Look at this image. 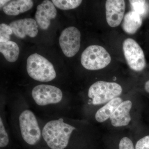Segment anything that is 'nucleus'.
<instances>
[{
  "label": "nucleus",
  "instance_id": "obj_20",
  "mask_svg": "<svg viewBox=\"0 0 149 149\" xmlns=\"http://www.w3.org/2000/svg\"><path fill=\"white\" fill-rule=\"evenodd\" d=\"M9 137L3 123L1 118H0V147L4 148L9 143Z\"/></svg>",
  "mask_w": 149,
  "mask_h": 149
},
{
  "label": "nucleus",
  "instance_id": "obj_2",
  "mask_svg": "<svg viewBox=\"0 0 149 149\" xmlns=\"http://www.w3.org/2000/svg\"><path fill=\"white\" fill-rule=\"evenodd\" d=\"M27 70L31 78L40 82H49L56 77L53 64L45 58L37 53L32 54L27 58Z\"/></svg>",
  "mask_w": 149,
  "mask_h": 149
},
{
  "label": "nucleus",
  "instance_id": "obj_13",
  "mask_svg": "<svg viewBox=\"0 0 149 149\" xmlns=\"http://www.w3.org/2000/svg\"><path fill=\"white\" fill-rule=\"evenodd\" d=\"M142 23L143 20L141 15L134 11H130L123 17L122 27L125 33L133 35L141 27Z\"/></svg>",
  "mask_w": 149,
  "mask_h": 149
},
{
  "label": "nucleus",
  "instance_id": "obj_11",
  "mask_svg": "<svg viewBox=\"0 0 149 149\" xmlns=\"http://www.w3.org/2000/svg\"><path fill=\"white\" fill-rule=\"evenodd\" d=\"M17 37L23 39L26 36L35 37L38 34L37 22L32 18H24L12 22L9 24Z\"/></svg>",
  "mask_w": 149,
  "mask_h": 149
},
{
  "label": "nucleus",
  "instance_id": "obj_21",
  "mask_svg": "<svg viewBox=\"0 0 149 149\" xmlns=\"http://www.w3.org/2000/svg\"><path fill=\"white\" fill-rule=\"evenodd\" d=\"M118 149H135L132 141L128 137H125L120 140Z\"/></svg>",
  "mask_w": 149,
  "mask_h": 149
},
{
  "label": "nucleus",
  "instance_id": "obj_9",
  "mask_svg": "<svg viewBox=\"0 0 149 149\" xmlns=\"http://www.w3.org/2000/svg\"><path fill=\"white\" fill-rule=\"evenodd\" d=\"M125 2L123 0H107L106 2V16L110 27H117L124 17Z\"/></svg>",
  "mask_w": 149,
  "mask_h": 149
},
{
  "label": "nucleus",
  "instance_id": "obj_15",
  "mask_svg": "<svg viewBox=\"0 0 149 149\" xmlns=\"http://www.w3.org/2000/svg\"><path fill=\"white\" fill-rule=\"evenodd\" d=\"M123 101L120 97H118L105 104L96 112L95 115L96 120L99 123L105 122L109 119L116 108Z\"/></svg>",
  "mask_w": 149,
  "mask_h": 149
},
{
  "label": "nucleus",
  "instance_id": "obj_14",
  "mask_svg": "<svg viewBox=\"0 0 149 149\" xmlns=\"http://www.w3.org/2000/svg\"><path fill=\"white\" fill-rule=\"evenodd\" d=\"M33 6V1L31 0H15L10 1L3 10L7 15L16 16L29 10Z\"/></svg>",
  "mask_w": 149,
  "mask_h": 149
},
{
  "label": "nucleus",
  "instance_id": "obj_1",
  "mask_svg": "<svg viewBox=\"0 0 149 149\" xmlns=\"http://www.w3.org/2000/svg\"><path fill=\"white\" fill-rule=\"evenodd\" d=\"M75 127L67 124L63 119L49 121L43 128L42 135L48 146L52 149H64L69 143Z\"/></svg>",
  "mask_w": 149,
  "mask_h": 149
},
{
  "label": "nucleus",
  "instance_id": "obj_16",
  "mask_svg": "<svg viewBox=\"0 0 149 149\" xmlns=\"http://www.w3.org/2000/svg\"><path fill=\"white\" fill-rule=\"evenodd\" d=\"M0 52L7 61L13 63L16 61L18 59L19 49L16 43L9 41L0 43Z\"/></svg>",
  "mask_w": 149,
  "mask_h": 149
},
{
  "label": "nucleus",
  "instance_id": "obj_18",
  "mask_svg": "<svg viewBox=\"0 0 149 149\" xmlns=\"http://www.w3.org/2000/svg\"><path fill=\"white\" fill-rule=\"evenodd\" d=\"M133 10L141 16L146 13L148 6L147 1L143 0H130L129 1Z\"/></svg>",
  "mask_w": 149,
  "mask_h": 149
},
{
  "label": "nucleus",
  "instance_id": "obj_17",
  "mask_svg": "<svg viewBox=\"0 0 149 149\" xmlns=\"http://www.w3.org/2000/svg\"><path fill=\"white\" fill-rule=\"evenodd\" d=\"M52 1L57 8L63 10L76 8L82 2L81 0H52Z\"/></svg>",
  "mask_w": 149,
  "mask_h": 149
},
{
  "label": "nucleus",
  "instance_id": "obj_10",
  "mask_svg": "<svg viewBox=\"0 0 149 149\" xmlns=\"http://www.w3.org/2000/svg\"><path fill=\"white\" fill-rule=\"evenodd\" d=\"M57 10L53 3L45 0L37 6L35 17L37 25L43 30H47L51 24V20L55 18Z\"/></svg>",
  "mask_w": 149,
  "mask_h": 149
},
{
  "label": "nucleus",
  "instance_id": "obj_24",
  "mask_svg": "<svg viewBox=\"0 0 149 149\" xmlns=\"http://www.w3.org/2000/svg\"><path fill=\"white\" fill-rule=\"evenodd\" d=\"M145 89L147 93H149V80L147 81L145 83Z\"/></svg>",
  "mask_w": 149,
  "mask_h": 149
},
{
  "label": "nucleus",
  "instance_id": "obj_8",
  "mask_svg": "<svg viewBox=\"0 0 149 149\" xmlns=\"http://www.w3.org/2000/svg\"><path fill=\"white\" fill-rule=\"evenodd\" d=\"M32 95L35 103L41 106L58 103L63 97L62 92L59 88L44 84L37 85L33 88Z\"/></svg>",
  "mask_w": 149,
  "mask_h": 149
},
{
  "label": "nucleus",
  "instance_id": "obj_12",
  "mask_svg": "<svg viewBox=\"0 0 149 149\" xmlns=\"http://www.w3.org/2000/svg\"><path fill=\"white\" fill-rule=\"evenodd\" d=\"M132 107L133 103L130 100L120 103L110 118L112 125L116 128H120L129 125L132 119L130 112Z\"/></svg>",
  "mask_w": 149,
  "mask_h": 149
},
{
  "label": "nucleus",
  "instance_id": "obj_6",
  "mask_svg": "<svg viewBox=\"0 0 149 149\" xmlns=\"http://www.w3.org/2000/svg\"><path fill=\"white\" fill-rule=\"evenodd\" d=\"M123 53L125 60L130 69L134 71H142L146 66L145 55L138 43L131 38L123 42Z\"/></svg>",
  "mask_w": 149,
  "mask_h": 149
},
{
  "label": "nucleus",
  "instance_id": "obj_3",
  "mask_svg": "<svg viewBox=\"0 0 149 149\" xmlns=\"http://www.w3.org/2000/svg\"><path fill=\"white\" fill-rule=\"evenodd\" d=\"M122 87L115 82L98 81L91 85L88 96L94 105L105 104L122 94Z\"/></svg>",
  "mask_w": 149,
  "mask_h": 149
},
{
  "label": "nucleus",
  "instance_id": "obj_22",
  "mask_svg": "<svg viewBox=\"0 0 149 149\" xmlns=\"http://www.w3.org/2000/svg\"><path fill=\"white\" fill-rule=\"evenodd\" d=\"M135 149H149V135L139 139L136 143Z\"/></svg>",
  "mask_w": 149,
  "mask_h": 149
},
{
  "label": "nucleus",
  "instance_id": "obj_19",
  "mask_svg": "<svg viewBox=\"0 0 149 149\" xmlns=\"http://www.w3.org/2000/svg\"><path fill=\"white\" fill-rule=\"evenodd\" d=\"M13 32L9 25L2 23L0 24V43L9 41Z\"/></svg>",
  "mask_w": 149,
  "mask_h": 149
},
{
  "label": "nucleus",
  "instance_id": "obj_23",
  "mask_svg": "<svg viewBox=\"0 0 149 149\" xmlns=\"http://www.w3.org/2000/svg\"><path fill=\"white\" fill-rule=\"evenodd\" d=\"M10 1L8 0H1L0 1V7H1V8H3Z\"/></svg>",
  "mask_w": 149,
  "mask_h": 149
},
{
  "label": "nucleus",
  "instance_id": "obj_4",
  "mask_svg": "<svg viewBox=\"0 0 149 149\" xmlns=\"http://www.w3.org/2000/svg\"><path fill=\"white\" fill-rule=\"evenodd\" d=\"M111 61V57L105 48L101 46H89L83 52L81 63L85 69L95 70L103 69Z\"/></svg>",
  "mask_w": 149,
  "mask_h": 149
},
{
  "label": "nucleus",
  "instance_id": "obj_7",
  "mask_svg": "<svg viewBox=\"0 0 149 149\" xmlns=\"http://www.w3.org/2000/svg\"><path fill=\"white\" fill-rule=\"evenodd\" d=\"M81 34L74 27L65 28L62 32L59 43L63 52L68 57H72L78 52L80 47Z\"/></svg>",
  "mask_w": 149,
  "mask_h": 149
},
{
  "label": "nucleus",
  "instance_id": "obj_5",
  "mask_svg": "<svg viewBox=\"0 0 149 149\" xmlns=\"http://www.w3.org/2000/svg\"><path fill=\"white\" fill-rule=\"evenodd\" d=\"M19 120L23 140L29 145H35L40 141L41 133L35 114L31 111L26 110L20 115Z\"/></svg>",
  "mask_w": 149,
  "mask_h": 149
}]
</instances>
